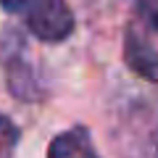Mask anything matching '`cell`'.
<instances>
[{
    "instance_id": "cell-3",
    "label": "cell",
    "mask_w": 158,
    "mask_h": 158,
    "mask_svg": "<svg viewBox=\"0 0 158 158\" xmlns=\"http://www.w3.org/2000/svg\"><path fill=\"white\" fill-rule=\"evenodd\" d=\"M124 63L140 79L158 85V45L140 32V27H129L124 32Z\"/></svg>"
},
{
    "instance_id": "cell-5",
    "label": "cell",
    "mask_w": 158,
    "mask_h": 158,
    "mask_svg": "<svg viewBox=\"0 0 158 158\" xmlns=\"http://www.w3.org/2000/svg\"><path fill=\"white\" fill-rule=\"evenodd\" d=\"M21 140V129L11 121V116L0 113V158H11Z\"/></svg>"
},
{
    "instance_id": "cell-4",
    "label": "cell",
    "mask_w": 158,
    "mask_h": 158,
    "mask_svg": "<svg viewBox=\"0 0 158 158\" xmlns=\"http://www.w3.org/2000/svg\"><path fill=\"white\" fill-rule=\"evenodd\" d=\"M48 158H100L87 127H71L50 140Z\"/></svg>"
},
{
    "instance_id": "cell-6",
    "label": "cell",
    "mask_w": 158,
    "mask_h": 158,
    "mask_svg": "<svg viewBox=\"0 0 158 158\" xmlns=\"http://www.w3.org/2000/svg\"><path fill=\"white\" fill-rule=\"evenodd\" d=\"M137 11H140L142 21L148 24V29L158 32V0H135Z\"/></svg>"
},
{
    "instance_id": "cell-2",
    "label": "cell",
    "mask_w": 158,
    "mask_h": 158,
    "mask_svg": "<svg viewBox=\"0 0 158 158\" xmlns=\"http://www.w3.org/2000/svg\"><path fill=\"white\" fill-rule=\"evenodd\" d=\"M21 13L27 29L42 42H63L77 27L66 0H24Z\"/></svg>"
},
{
    "instance_id": "cell-1",
    "label": "cell",
    "mask_w": 158,
    "mask_h": 158,
    "mask_svg": "<svg viewBox=\"0 0 158 158\" xmlns=\"http://www.w3.org/2000/svg\"><path fill=\"white\" fill-rule=\"evenodd\" d=\"M0 66L6 74V87L16 100L40 103L45 98V85L37 74V66L29 61L21 29L6 27L0 32Z\"/></svg>"
},
{
    "instance_id": "cell-7",
    "label": "cell",
    "mask_w": 158,
    "mask_h": 158,
    "mask_svg": "<svg viewBox=\"0 0 158 158\" xmlns=\"http://www.w3.org/2000/svg\"><path fill=\"white\" fill-rule=\"evenodd\" d=\"M0 8L8 13H19L24 8V0H0Z\"/></svg>"
}]
</instances>
